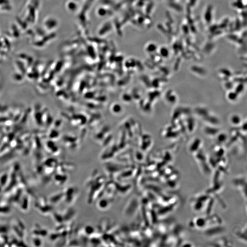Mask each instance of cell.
<instances>
[{
	"instance_id": "6da1fadb",
	"label": "cell",
	"mask_w": 247,
	"mask_h": 247,
	"mask_svg": "<svg viewBox=\"0 0 247 247\" xmlns=\"http://www.w3.org/2000/svg\"><path fill=\"white\" fill-rule=\"evenodd\" d=\"M245 182H246V179H244V177H238L233 181V184L235 185V187H237V188L239 190H240V191L243 193V196H244L243 192H244V193L246 194V191L243 190L244 188H246V184H244ZM245 197L246 199L245 196Z\"/></svg>"
}]
</instances>
